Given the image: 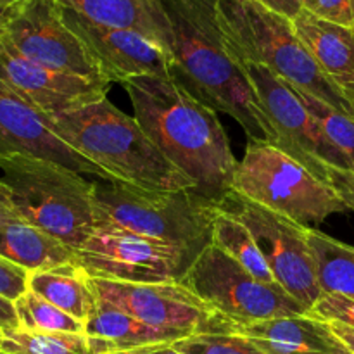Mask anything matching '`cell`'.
<instances>
[{
	"mask_svg": "<svg viewBox=\"0 0 354 354\" xmlns=\"http://www.w3.org/2000/svg\"><path fill=\"white\" fill-rule=\"evenodd\" d=\"M232 332L251 339L265 354H341L346 349L330 325L310 313L239 325Z\"/></svg>",
	"mask_w": 354,
	"mask_h": 354,
	"instance_id": "obj_17",
	"label": "cell"
},
{
	"mask_svg": "<svg viewBox=\"0 0 354 354\" xmlns=\"http://www.w3.org/2000/svg\"><path fill=\"white\" fill-rule=\"evenodd\" d=\"M328 325H330L332 332H334V334L337 335L342 342H344L346 348H348L349 351L354 354V328H349V327H346V325H341V324H328Z\"/></svg>",
	"mask_w": 354,
	"mask_h": 354,
	"instance_id": "obj_37",
	"label": "cell"
},
{
	"mask_svg": "<svg viewBox=\"0 0 354 354\" xmlns=\"http://www.w3.org/2000/svg\"><path fill=\"white\" fill-rule=\"evenodd\" d=\"M0 256L35 273L75 263L76 251L26 221H12L0 223Z\"/></svg>",
	"mask_w": 354,
	"mask_h": 354,
	"instance_id": "obj_20",
	"label": "cell"
},
{
	"mask_svg": "<svg viewBox=\"0 0 354 354\" xmlns=\"http://www.w3.org/2000/svg\"><path fill=\"white\" fill-rule=\"evenodd\" d=\"M19 2H23V0H0V9H7V7H12Z\"/></svg>",
	"mask_w": 354,
	"mask_h": 354,
	"instance_id": "obj_38",
	"label": "cell"
},
{
	"mask_svg": "<svg viewBox=\"0 0 354 354\" xmlns=\"http://www.w3.org/2000/svg\"><path fill=\"white\" fill-rule=\"evenodd\" d=\"M62 7L82 14L86 19L104 26L140 33L165 52H169L168 17L161 0H57Z\"/></svg>",
	"mask_w": 354,
	"mask_h": 354,
	"instance_id": "obj_19",
	"label": "cell"
},
{
	"mask_svg": "<svg viewBox=\"0 0 354 354\" xmlns=\"http://www.w3.org/2000/svg\"><path fill=\"white\" fill-rule=\"evenodd\" d=\"M7 154H30L48 159L95 180H113L102 168L83 158L48 128L41 113L14 95L0 83V158Z\"/></svg>",
	"mask_w": 354,
	"mask_h": 354,
	"instance_id": "obj_16",
	"label": "cell"
},
{
	"mask_svg": "<svg viewBox=\"0 0 354 354\" xmlns=\"http://www.w3.org/2000/svg\"><path fill=\"white\" fill-rule=\"evenodd\" d=\"M95 227H116L182 251L190 261L211 244L220 204L196 190H149L93 180Z\"/></svg>",
	"mask_w": 354,
	"mask_h": 354,
	"instance_id": "obj_4",
	"label": "cell"
},
{
	"mask_svg": "<svg viewBox=\"0 0 354 354\" xmlns=\"http://www.w3.org/2000/svg\"><path fill=\"white\" fill-rule=\"evenodd\" d=\"M207 306L234 327L280 317H301L310 310L297 303L279 283L254 279L235 259L209 244L182 280Z\"/></svg>",
	"mask_w": 354,
	"mask_h": 354,
	"instance_id": "obj_8",
	"label": "cell"
},
{
	"mask_svg": "<svg viewBox=\"0 0 354 354\" xmlns=\"http://www.w3.org/2000/svg\"><path fill=\"white\" fill-rule=\"evenodd\" d=\"M75 263L92 279L127 283L182 282L192 261L178 249L116 227H95Z\"/></svg>",
	"mask_w": 354,
	"mask_h": 354,
	"instance_id": "obj_11",
	"label": "cell"
},
{
	"mask_svg": "<svg viewBox=\"0 0 354 354\" xmlns=\"http://www.w3.org/2000/svg\"><path fill=\"white\" fill-rule=\"evenodd\" d=\"M0 37L38 64L106 82L80 38L66 24L57 0H23L9 7L0 23Z\"/></svg>",
	"mask_w": 354,
	"mask_h": 354,
	"instance_id": "obj_12",
	"label": "cell"
},
{
	"mask_svg": "<svg viewBox=\"0 0 354 354\" xmlns=\"http://www.w3.org/2000/svg\"><path fill=\"white\" fill-rule=\"evenodd\" d=\"M341 354H353V353H351V351H349V349H348V348H346V349H344V351H342Z\"/></svg>",
	"mask_w": 354,
	"mask_h": 354,
	"instance_id": "obj_41",
	"label": "cell"
},
{
	"mask_svg": "<svg viewBox=\"0 0 354 354\" xmlns=\"http://www.w3.org/2000/svg\"><path fill=\"white\" fill-rule=\"evenodd\" d=\"M3 354H113V342L86 334L40 332L14 328L6 330Z\"/></svg>",
	"mask_w": 354,
	"mask_h": 354,
	"instance_id": "obj_23",
	"label": "cell"
},
{
	"mask_svg": "<svg viewBox=\"0 0 354 354\" xmlns=\"http://www.w3.org/2000/svg\"><path fill=\"white\" fill-rule=\"evenodd\" d=\"M30 273L0 256V296L9 301H17L28 292Z\"/></svg>",
	"mask_w": 354,
	"mask_h": 354,
	"instance_id": "obj_31",
	"label": "cell"
},
{
	"mask_svg": "<svg viewBox=\"0 0 354 354\" xmlns=\"http://www.w3.org/2000/svg\"><path fill=\"white\" fill-rule=\"evenodd\" d=\"M220 207L239 218L252 232L275 282L311 311L324 290L318 282L317 263L308 242V227L235 192L228 194Z\"/></svg>",
	"mask_w": 354,
	"mask_h": 354,
	"instance_id": "obj_10",
	"label": "cell"
},
{
	"mask_svg": "<svg viewBox=\"0 0 354 354\" xmlns=\"http://www.w3.org/2000/svg\"><path fill=\"white\" fill-rule=\"evenodd\" d=\"M0 83L44 116L71 113L107 97L111 83L55 71L24 57L0 37Z\"/></svg>",
	"mask_w": 354,
	"mask_h": 354,
	"instance_id": "obj_14",
	"label": "cell"
},
{
	"mask_svg": "<svg viewBox=\"0 0 354 354\" xmlns=\"http://www.w3.org/2000/svg\"><path fill=\"white\" fill-rule=\"evenodd\" d=\"M12 221H24L14 206L10 190L0 180V223H12Z\"/></svg>",
	"mask_w": 354,
	"mask_h": 354,
	"instance_id": "obj_33",
	"label": "cell"
},
{
	"mask_svg": "<svg viewBox=\"0 0 354 354\" xmlns=\"http://www.w3.org/2000/svg\"><path fill=\"white\" fill-rule=\"evenodd\" d=\"M292 24L322 73L354 109V28L330 23L304 9Z\"/></svg>",
	"mask_w": 354,
	"mask_h": 354,
	"instance_id": "obj_18",
	"label": "cell"
},
{
	"mask_svg": "<svg viewBox=\"0 0 354 354\" xmlns=\"http://www.w3.org/2000/svg\"><path fill=\"white\" fill-rule=\"evenodd\" d=\"M211 244H214L225 254L235 259L254 279L265 283H277L252 232L239 218L227 213L221 207L213 225Z\"/></svg>",
	"mask_w": 354,
	"mask_h": 354,
	"instance_id": "obj_25",
	"label": "cell"
},
{
	"mask_svg": "<svg viewBox=\"0 0 354 354\" xmlns=\"http://www.w3.org/2000/svg\"><path fill=\"white\" fill-rule=\"evenodd\" d=\"M310 315L327 324H341L354 328V299L342 294L324 292L313 304Z\"/></svg>",
	"mask_w": 354,
	"mask_h": 354,
	"instance_id": "obj_29",
	"label": "cell"
},
{
	"mask_svg": "<svg viewBox=\"0 0 354 354\" xmlns=\"http://www.w3.org/2000/svg\"><path fill=\"white\" fill-rule=\"evenodd\" d=\"M61 10L69 30L80 38L102 78L111 85H127L138 76L169 75L171 71L168 52L140 33L97 24L68 7L61 6Z\"/></svg>",
	"mask_w": 354,
	"mask_h": 354,
	"instance_id": "obj_15",
	"label": "cell"
},
{
	"mask_svg": "<svg viewBox=\"0 0 354 354\" xmlns=\"http://www.w3.org/2000/svg\"><path fill=\"white\" fill-rule=\"evenodd\" d=\"M113 354H182L173 348V344H151L142 348L127 349V351H116Z\"/></svg>",
	"mask_w": 354,
	"mask_h": 354,
	"instance_id": "obj_36",
	"label": "cell"
},
{
	"mask_svg": "<svg viewBox=\"0 0 354 354\" xmlns=\"http://www.w3.org/2000/svg\"><path fill=\"white\" fill-rule=\"evenodd\" d=\"M3 342H6V330H3V328L0 327V353H2Z\"/></svg>",
	"mask_w": 354,
	"mask_h": 354,
	"instance_id": "obj_39",
	"label": "cell"
},
{
	"mask_svg": "<svg viewBox=\"0 0 354 354\" xmlns=\"http://www.w3.org/2000/svg\"><path fill=\"white\" fill-rule=\"evenodd\" d=\"M168 17L169 75L194 97L237 121L251 142H273L254 88L232 54L218 0H161Z\"/></svg>",
	"mask_w": 354,
	"mask_h": 354,
	"instance_id": "obj_2",
	"label": "cell"
},
{
	"mask_svg": "<svg viewBox=\"0 0 354 354\" xmlns=\"http://www.w3.org/2000/svg\"><path fill=\"white\" fill-rule=\"evenodd\" d=\"M308 242L317 263L318 282L324 292L354 299V248L308 227Z\"/></svg>",
	"mask_w": 354,
	"mask_h": 354,
	"instance_id": "obj_24",
	"label": "cell"
},
{
	"mask_svg": "<svg viewBox=\"0 0 354 354\" xmlns=\"http://www.w3.org/2000/svg\"><path fill=\"white\" fill-rule=\"evenodd\" d=\"M0 354H3V353H0Z\"/></svg>",
	"mask_w": 354,
	"mask_h": 354,
	"instance_id": "obj_42",
	"label": "cell"
},
{
	"mask_svg": "<svg viewBox=\"0 0 354 354\" xmlns=\"http://www.w3.org/2000/svg\"><path fill=\"white\" fill-rule=\"evenodd\" d=\"M0 327L3 330L19 328V318H17L16 306H14L12 301H9L3 296H0Z\"/></svg>",
	"mask_w": 354,
	"mask_h": 354,
	"instance_id": "obj_35",
	"label": "cell"
},
{
	"mask_svg": "<svg viewBox=\"0 0 354 354\" xmlns=\"http://www.w3.org/2000/svg\"><path fill=\"white\" fill-rule=\"evenodd\" d=\"M234 54V52H232ZM254 88L258 102L273 131L275 147L296 159L317 178L327 182L328 169H353L351 162L335 147L310 114L299 93L265 66L234 54Z\"/></svg>",
	"mask_w": 354,
	"mask_h": 354,
	"instance_id": "obj_9",
	"label": "cell"
},
{
	"mask_svg": "<svg viewBox=\"0 0 354 354\" xmlns=\"http://www.w3.org/2000/svg\"><path fill=\"white\" fill-rule=\"evenodd\" d=\"M0 180L26 223L76 249L95 230L93 182L82 173L30 154L0 158Z\"/></svg>",
	"mask_w": 354,
	"mask_h": 354,
	"instance_id": "obj_6",
	"label": "cell"
},
{
	"mask_svg": "<svg viewBox=\"0 0 354 354\" xmlns=\"http://www.w3.org/2000/svg\"><path fill=\"white\" fill-rule=\"evenodd\" d=\"M7 9H9V7H7ZM7 9H0V23H2V17H3V14H6Z\"/></svg>",
	"mask_w": 354,
	"mask_h": 354,
	"instance_id": "obj_40",
	"label": "cell"
},
{
	"mask_svg": "<svg viewBox=\"0 0 354 354\" xmlns=\"http://www.w3.org/2000/svg\"><path fill=\"white\" fill-rule=\"evenodd\" d=\"M97 301L111 304L144 324L185 334L232 332V325L182 282L127 283L92 279Z\"/></svg>",
	"mask_w": 354,
	"mask_h": 354,
	"instance_id": "obj_13",
	"label": "cell"
},
{
	"mask_svg": "<svg viewBox=\"0 0 354 354\" xmlns=\"http://www.w3.org/2000/svg\"><path fill=\"white\" fill-rule=\"evenodd\" d=\"M218 16L235 55L268 68L296 92L354 114L351 104L313 61L289 17L256 0H218Z\"/></svg>",
	"mask_w": 354,
	"mask_h": 354,
	"instance_id": "obj_5",
	"label": "cell"
},
{
	"mask_svg": "<svg viewBox=\"0 0 354 354\" xmlns=\"http://www.w3.org/2000/svg\"><path fill=\"white\" fill-rule=\"evenodd\" d=\"M14 306H16L21 328L40 332L85 334V324L82 320L59 310L57 306H54V304L45 301L38 294L31 292V290L23 294L17 301H14Z\"/></svg>",
	"mask_w": 354,
	"mask_h": 354,
	"instance_id": "obj_26",
	"label": "cell"
},
{
	"mask_svg": "<svg viewBox=\"0 0 354 354\" xmlns=\"http://www.w3.org/2000/svg\"><path fill=\"white\" fill-rule=\"evenodd\" d=\"M327 182L337 192L348 209L354 211V169H328Z\"/></svg>",
	"mask_w": 354,
	"mask_h": 354,
	"instance_id": "obj_32",
	"label": "cell"
},
{
	"mask_svg": "<svg viewBox=\"0 0 354 354\" xmlns=\"http://www.w3.org/2000/svg\"><path fill=\"white\" fill-rule=\"evenodd\" d=\"M301 3L313 16L354 28V0H301Z\"/></svg>",
	"mask_w": 354,
	"mask_h": 354,
	"instance_id": "obj_30",
	"label": "cell"
},
{
	"mask_svg": "<svg viewBox=\"0 0 354 354\" xmlns=\"http://www.w3.org/2000/svg\"><path fill=\"white\" fill-rule=\"evenodd\" d=\"M28 290L38 294L83 324H86L97 308V296L90 277L76 263L30 273Z\"/></svg>",
	"mask_w": 354,
	"mask_h": 354,
	"instance_id": "obj_21",
	"label": "cell"
},
{
	"mask_svg": "<svg viewBox=\"0 0 354 354\" xmlns=\"http://www.w3.org/2000/svg\"><path fill=\"white\" fill-rule=\"evenodd\" d=\"M85 334L113 342L116 351H127V349L151 344H173L180 339L189 337L185 332L158 328L144 324L102 301H97L95 311L86 320Z\"/></svg>",
	"mask_w": 354,
	"mask_h": 354,
	"instance_id": "obj_22",
	"label": "cell"
},
{
	"mask_svg": "<svg viewBox=\"0 0 354 354\" xmlns=\"http://www.w3.org/2000/svg\"><path fill=\"white\" fill-rule=\"evenodd\" d=\"M232 192L304 227L348 211L330 183L270 142H249L235 169Z\"/></svg>",
	"mask_w": 354,
	"mask_h": 354,
	"instance_id": "obj_7",
	"label": "cell"
},
{
	"mask_svg": "<svg viewBox=\"0 0 354 354\" xmlns=\"http://www.w3.org/2000/svg\"><path fill=\"white\" fill-rule=\"evenodd\" d=\"M182 354H265L251 339L235 332H204L173 342Z\"/></svg>",
	"mask_w": 354,
	"mask_h": 354,
	"instance_id": "obj_28",
	"label": "cell"
},
{
	"mask_svg": "<svg viewBox=\"0 0 354 354\" xmlns=\"http://www.w3.org/2000/svg\"><path fill=\"white\" fill-rule=\"evenodd\" d=\"M256 2L263 3L265 7L282 14V16L289 17L290 21H292L294 17H297V14L303 10V3H301V0H256Z\"/></svg>",
	"mask_w": 354,
	"mask_h": 354,
	"instance_id": "obj_34",
	"label": "cell"
},
{
	"mask_svg": "<svg viewBox=\"0 0 354 354\" xmlns=\"http://www.w3.org/2000/svg\"><path fill=\"white\" fill-rule=\"evenodd\" d=\"M297 93L311 116L320 123L332 144L348 158L354 169V114L335 109L334 106L310 95V93Z\"/></svg>",
	"mask_w": 354,
	"mask_h": 354,
	"instance_id": "obj_27",
	"label": "cell"
},
{
	"mask_svg": "<svg viewBox=\"0 0 354 354\" xmlns=\"http://www.w3.org/2000/svg\"><path fill=\"white\" fill-rule=\"evenodd\" d=\"M133 116L158 151L220 204L232 192L237 158L216 111L194 97L171 75H147L123 85Z\"/></svg>",
	"mask_w": 354,
	"mask_h": 354,
	"instance_id": "obj_1",
	"label": "cell"
},
{
	"mask_svg": "<svg viewBox=\"0 0 354 354\" xmlns=\"http://www.w3.org/2000/svg\"><path fill=\"white\" fill-rule=\"evenodd\" d=\"M45 120L64 144L113 180L149 190H196L192 180L158 151L135 116L118 109L107 97Z\"/></svg>",
	"mask_w": 354,
	"mask_h": 354,
	"instance_id": "obj_3",
	"label": "cell"
}]
</instances>
